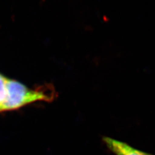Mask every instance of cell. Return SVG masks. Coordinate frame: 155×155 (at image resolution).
<instances>
[{"mask_svg":"<svg viewBox=\"0 0 155 155\" xmlns=\"http://www.w3.org/2000/svg\"><path fill=\"white\" fill-rule=\"evenodd\" d=\"M7 80L0 74V111H2L3 106L6 100Z\"/></svg>","mask_w":155,"mask_h":155,"instance_id":"obj_3","label":"cell"},{"mask_svg":"<svg viewBox=\"0 0 155 155\" xmlns=\"http://www.w3.org/2000/svg\"><path fill=\"white\" fill-rule=\"evenodd\" d=\"M52 99L51 94L41 89L31 90L16 81L7 80V97L2 111L17 109L37 101H49Z\"/></svg>","mask_w":155,"mask_h":155,"instance_id":"obj_1","label":"cell"},{"mask_svg":"<svg viewBox=\"0 0 155 155\" xmlns=\"http://www.w3.org/2000/svg\"><path fill=\"white\" fill-rule=\"evenodd\" d=\"M103 140L106 146L116 155H153L135 149L127 143L110 137H104Z\"/></svg>","mask_w":155,"mask_h":155,"instance_id":"obj_2","label":"cell"}]
</instances>
